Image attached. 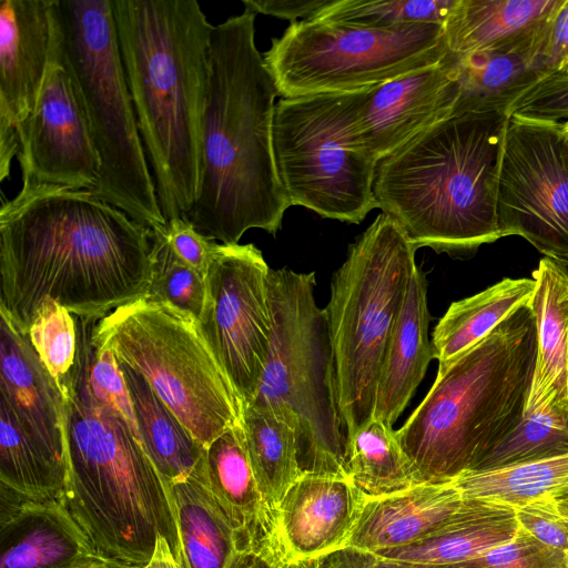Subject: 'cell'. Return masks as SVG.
Listing matches in <instances>:
<instances>
[{"label":"cell","mask_w":568,"mask_h":568,"mask_svg":"<svg viewBox=\"0 0 568 568\" xmlns=\"http://www.w3.org/2000/svg\"><path fill=\"white\" fill-rule=\"evenodd\" d=\"M151 248L152 230L91 190H20L0 209V312L26 333L48 298L101 320L146 297Z\"/></svg>","instance_id":"1"},{"label":"cell","mask_w":568,"mask_h":568,"mask_svg":"<svg viewBox=\"0 0 568 568\" xmlns=\"http://www.w3.org/2000/svg\"><path fill=\"white\" fill-rule=\"evenodd\" d=\"M256 13L213 26L200 193L183 215L202 235L237 244L251 229L275 235L291 206L273 146L278 92L255 45Z\"/></svg>","instance_id":"2"},{"label":"cell","mask_w":568,"mask_h":568,"mask_svg":"<svg viewBox=\"0 0 568 568\" xmlns=\"http://www.w3.org/2000/svg\"><path fill=\"white\" fill-rule=\"evenodd\" d=\"M122 63L165 222L196 201L213 26L195 0H112Z\"/></svg>","instance_id":"3"},{"label":"cell","mask_w":568,"mask_h":568,"mask_svg":"<svg viewBox=\"0 0 568 568\" xmlns=\"http://www.w3.org/2000/svg\"><path fill=\"white\" fill-rule=\"evenodd\" d=\"M509 116L453 115L381 159L375 207L392 216L417 250L474 254L501 239L498 180Z\"/></svg>","instance_id":"4"},{"label":"cell","mask_w":568,"mask_h":568,"mask_svg":"<svg viewBox=\"0 0 568 568\" xmlns=\"http://www.w3.org/2000/svg\"><path fill=\"white\" fill-rule=\"evenodd\" d=\"M536 359L529 305L444 366L396 430L419 484H446L473 470L520 423Z\"/></svg>","instance_id":"5"},{"label":"cell","mask_w":568,"mask_h":568,"mask_svg":"<svg viewBox=\"0 0 568 568\" xmlns=\"http://www.w3.org/2000/svg\"><path fill=\"white\" fill-rule=\"evenodd\" d=\"M60 389L68 462L63 504L97 555L140 568L162 536L183 567L166 487L138 432L116 410Z\"/></svg>","instance_id":"6"},{"label":"cell","mask_w":568,"mask_h":568,"mask_svg":"<svg viewBox=\"0 0 568 568\" xmlns=\"http://www.w3.org/2000/svg\"><path fill=\"white\" fill-rule=\"evenodd\" d=\"M270 352L252 402L295 432L302 474L348 478L334 349L315 273L270 271Z\"/></svg>","instance_id":"7"},{"label":"cell","mask_w":568,"mask_h":568,"mask_svg":"<svg viewBox=\"0 0 568 568\" xmlns=\"http://www.w3.org/2000/svg\"><path fill=\"white\" fill-rule=\"evenodd\" d=\"M59 58L84 103L101 159L98 197L165 229L128 87L112 0H58Z\"/></svg>","instance_id":"8"},{"label":"cell","mask_w":568,"mask_h":568,"mask_svg":"<svg viewBox=\"0 0 568 568\" xmlns=\"http://www.w3.org/2000/svg\"><path fill=\"white\" fill-rule=\"evenodd\" d=\"M415 252L399 224L381 213L333 275L325 311L346 437L374 418L382 366L417 267Z\"/></svg>","instance_id":"9"},{"label":"cell","mask_w":568,"mask_h":568,"mask_svg":"<svg viewBox=\"0 0 568 568\" xmlns=\"http://www.w3.org/2000/svg\"><path fill=\"white\" fill-rule=\"evenodd\" d=\"M92 341L141 374L205 448L241 422L242 405L192 314L141 298L99 320Z\"/></svg>","instance_id":"10"},{"label":"cell","mask_w":568,"mask_h":568,"mask_svg":"<svg viewBox=\"0 0 568 568\" xmlns=\"http://www.w3.org/2000/svg\"><path fill=\"white\" fill-rule=\"evenodd\" d=\"M448 53L440 24L366 29L303 19L272 39L263 59L278 95L294 98L371 89Z\"/></svg>","instance_id":"11"},{"label":"cell","mask_w":568,"mask_h":568,"mask_svg":"<svg viewBox=\"0 0 568 568\" xmlns=\"http://www.w3.org/2000/svg\"><path fill=\"white\" fill-rule=\"evenodd\" d=\"M358 92L281 98L276 102L274 156L291 206L354 224L375 209L377 163L359 149L352 131Z\"/></svg>","instance_id":"12"},{"label":"cell","mask_w":568,"mask_h":568,"mask_svg":"<svg viewBox=\"0 0 568 568\" xmlns=\"http://www.w3.org/2000/svg\"><path fill=\"white\" fill-rule=\"evenodd\" d=\"M503 237L518 235L568 262V156L561 123L510 115L497 201Z\"/></svg>","instance_id":"13"},{"label":"cell","mask_w":568,"mask_h":568,"mask_svg":"<svg viewBox=\"0 0 568 568\" xmlns=\"http://www.w3.org/2000/svg\"><path fill=\"white\" fill-rule=\"evenodd\" d=\"M270 271L254 244H219L205 275L199 323L242 409L255 395L270 352Z\"/></svg>","instance_id":"14"},{"label":"cell","mask_w":568,"mask_h":568,"mask_svg":"<svg viewBox=\"0 0 568 568\" xmlns=\"http://www.w3.org/2000/svg\"><path fill=\"white\" fill-rule=\"evenodd\" d=\"M18 139L21 191L95 187L101 159L79 88L59 58V22L41 92Z\"/></svg>","instance_id":"15"},{"label":"cell","mask_w":568,"mask_h":568,"mask_svg":"<svg viewBox=\"0 0 568 568\" xmlns=\"http://www.w3.org/2000/svg\"><path fill=\"white\" fill-rule=\"evenodd\" d=\"M460 95L458 57L358 92L352 131L376 163L453 116Z\"/></svg>","instance_id":"16"},{"label":"cell","mask_w":568,"mask_h":568,"mask_svg":"<svg viewBox=\"0 0 568 568\" xmlns=\"http://www.w3.org/2000/svg\"><path fill=\"white\" fill-rule=\"evenodd\" d=\"M58 0L0 2V181L18 155V129L41 92L58 36Z\"/></svg>","instance_id":"17"},{"label":"cell","mask_w":568,"mask_h":568,"mask_svg":"<svg viewBox=\"0 0 568 568\" xmlns=\"http://www.w3.org/2000/svg\"><path fill=\"white\" fill-rule=\"evenodd\" d=\"M366 499L349 478L302 475L274 514L265 559L287 568L347 546Z\"/></svg>","instance_id":"18"},{"label":"cell","mask_w":568,"mask_h":568,"mask_svg":"<svg viewBox=\"0 0 568 568\" xmlns=\"http://www.w3.org/2000/svg\"><path fill=\"white\" fill-rule=\"evenodd\" d=\"M100 559L62 501L33 500L0 483V568H82Z\"/></svg>","instance_id":"19"},{"label":"cell","mask_w":568,"mask_h":568,"mask_svg":"<svg viewBox=\"0 0 568 568\" xmlns=\"http://www.w3.org/2000/svg\"><path fill=\"white\" fill-rule=\"evenodd\" d=\"M0 398L23 433L68 471L63 394L40 361L28 333L0 312Z\"/></svg>","instance_id":"20"},{"label":"cell","mask_w":568,"mask_h":568,"mask_svg":"<svg viewBox=\"0 0 568 568\" xmlns=\"http://www.w3.org/2000/svg\"><path fill=\"white\" fill-rule=\"evenodd\" d=\"M463 500L453 483L419 484L367 498L347 546L377 555L412 545L447 523Z\"/></svg>","instance_id":"21"},{"label":"cell","mask_w":568,"mask_h":568,"mask_svg":"<svg viewBox=\"0 0 568 568\" xmlns=\"http://www.w3.org/2000/svg\"><path fill=\"white\" fill-rule=\"evenodd\" d=\"M531 278L536 359L524 415L546 407L568 413V271L544 256Z\"/></svg>","instance_id":"22"},{"label":"cell","mask_w":568,"mask_h":568,"mask_svg":"<svg viewBox=\"0 0 568 568\" xmlns=\"http://www.w3.org/2000/svg\"><path fill=\"white\" fill-rule=\"evenodd\" d=\"M540 22L491 48L457 55L460 95L453 115L491 112L508 115L510 106L542 80L536 65Z\"/></svg>","instance_id":"23"},{"label":"cell","mask_w":568,"mask_h":568,"mask_svg":"<svg viewBox=\"0 0 568 568\" xmlns=\"http://www.w3.org/2000/svg\"><path fill=\"white\" fill-rule=\"evenodd\" d=\"M425 274L416 267L382 366L374 418L393 427L434 358Z\"/></svg>","instance_id":"24"},{"label":"cell","mask_w":568,"mask_h":568,"mask_svg":"<svg viewBox=\"0 0 568 568\" xmlns=\"http://www.w3.org/2000/svg\"><path fill=\"white\" fill-rule=\"evenodd\" d=\"M205 465L214 498L251 552L266 558L274 520L254 477L241 422L206 447Z\"/></svg>","instance_id":"25"},{"label":"cell","mask_w":568,"mask_h":568,"mask_svg":"<svg viewBox=\"0 0 568 568\" xmlns=\"http://www.w3.org/2000/svg\"><path fill=\"white\" fill-rule=\"evenodd\" d=\"M518 528L515 508L464 498L452 518L424 539L376 556L428 567L447 566L469 560L509 541Z\"/></svg>","instance_id":"26"},{"label":"cell","mask_w":568,"mask_h":568,"mask_svg":"<svg viewBox=\"0 0 568 568\" xmlns=\"http://www.w3.org/2000/svg\"><path fill=\"white\" fill-rule=\"evenodd\" d=\"M119 363V362H118ZM140 442L164 485L196 477L207 483L205 452L145 378L119 363Z\"/></svg>","instance_id":"27"},{"label":"cell","mask_w":568,"mask_h":568,"mask_svg":"<svg viewBox=\"0 0 568 568\" xmlns=\"http://www.w3.org/2000/svg\"><path fill=\"white\" fill-rule=\"evenodd\" d=\"M182 549L183 568H232L251 552L207 483L189 477L165 484Z\"/></svg>","instance_id":"28"},{"label":"cell","mask_w":568,"mask_h":568,"mask_svg":"<svg viewBox=\"0 0 568 568\" xmlns=\"http://www.w3.org/2000/svg\"><path fill=\"white\" fill-rule=\"evenodd\" d=\"M534 278H503L450 304L434 328L432 347L438 366L477 344L520 307L529 305Z\"/></svg>","instance_id":"29"},{"label":"cell","mask_w":568,"mask_h":568,"mask_svg":"<svg viewBox=\"0 0 568 568\" xmlns=\"http://www.w3.org/2000/svg\"><path fill=\"white\" fill-rule=\"evenodd\" d=\"M557 0H456L443 28L448 51L462 57L527 31Z\"/></svg>","instance_id":"30"},{"label":"cell","mask_w":568,"mask_h":568,"mask_svg":"<svg viewBox=\"0 0 568 568\" xmlns=\"http://www.w3.org/2000/svg\"><path fill=\"white\" fill-rule=\"evenodd\" d=\"M463 498L519 508L568 496V453L499 468L465 471L453 481Z\"/></svg>","instance_id":"31"},{"label":"cell","mask_w":568,"mask_h":568,"mask_svg":"<svg viewBox=\"0 0 568 568\" xmlns=\"http://www.w3.org/2000/svg\"><path fill=\"white\" fill-rule=\"evenodd\" d=\"M241 425L254 477L274 520L285 494L303 475L295 432L271 410L252 405L243 407Z\"/></svg>","instance_id":"32"},{"label":"cell","mask_w":568,"mask_h":568,"mask_svg":"<svg viewBox=\"0 0 568 568\" xmlns=\"http://www.w3.org/2000/svg\"><path fill=\"white\" fill-rule=\"evenodd\" d=\"M345 457L348 478L367 498L419 485L396 430L378 419L346 437Z\"/></svg>","instance_id":"33"},{"label":"cell","mask_w":568,"mask_h":568,"mask_svg":"<svg viewBox=\"0 0 568 568\" xmlns=\"http://www.w3.org/2000/svg\"><path fill=\"white\" fill-rule=\"evenodd\" d=\"M73 316L77 327L75 358L59 387L87 404L116 410L138 432L119 363L112 352L97 346L92 341V332L99 320Z\"/></svg>","instance_id":"34"},{"label":"cell","mask_w":568,"mask_h":568,"mask_svg":"<svg viewBox=\"0 0 568 568\" xmlns=\"http://www.w3.org/2000/svg\"><path fill=\"white\" fill-rule=\"evenodd\" d=\"M68 471L57 466L21 429L0 398V483L33 500H60Z\"/></svg>","instance_id":"35"},{"label":"cell","mask_w":568,"mask_h":568,"mask_svg":"<svg viewBox=\"0 0 568 568\" xmlns=\"http://www.w3.org/2000/svg\"><path fill=\"white\" fill-rule=\"evenodd\" d=\"M456 0H331L308 19L366 29L444 26Z\"/></svg>","instance_id":"36"},{"label":"cell","mask_w":568,"mask_h":568,"mask_svg":"<svg viewBox=\"0 0 568 568\" xmlns=\"http://www.w3.org/2000/svg\"><path fill=\"white\" fill-rule=\"evenodd\" d=\"M566 453H568V413L546 407L525 414L518 426L473 470L499 468Z\"/></svg>","instance_id":"37"},{"label":"cell","mask_w":568,"mask_h":568,"mask_svg":"<svg viewBox=\"0 0 568 568\" xmlns=\"http://www.w3.org/2000/svg\"><path fill=\"white\" fill-rule=\"evenodd\" d=\"M145 298L166 302L200 320L206 281L171 247L165 229L152 231L151 277Z\"/></svg>","instance_id":"38"},{"label":"cell","mask_w":568,"mask_h":568,"mask_svg":"<svg viewBox=\"0 0 568 568\" xmlns=\"http://www.w3.org/2000/svg\"><path fill=\"white\" fill-rule=\"evenodd\" d=\"M28 336L40 361L59 385L75 358L74 316L58 302L48 298L37 311Z\"/></svg>","instance_id":"39"},{"label":"cell","mask_w":568,"mask_h":568,"mask_svg":"<svg viewBox=\"0 0 568 568\" xmlns=\"http://www.w3.org/2000/svg\"><path fill=\"white\" fill-rule=\"evenodd\" d=\"M422 566V565H420ZM426 568H567V552L549 547L520 526L507 542L475 558Z\"/></svg>","instance_id":"40"},{"label":"cell","mask_w":568,"mask_h":568,"mask_svg":"<svg viewBox=\"0 0 568 568\" xmlns=\"http://www.w3.org/2000/svg\"><path fill=\"white\" fill-rule=\"evenodd\" d=\"M536 65L542 79L568 75V0H557L540 22Z\"/></svg>","instance_id":"41"},{"label":"cell","mask_w":568,"mask_h":568,"mask_svg":"<svg viewBox=\"0 0 568 568\" xmlns=\"http://www.w3.org/2000/svg\"><path fill=\"white\" fill-rule=\"evenodd\" d=\"M510 115L557 123L568 121V75L540 80L510 106Z\"/></svg>","instance_id":"42"},{"label":"cell","mask_w":568,"mask_h":568,"mask_svg":"<svg viewBox=\"0 0 568 568\" xmlns=\"http://www.w3.org/2000/svg\"><path fill=\"white\" fill-rule=\"evenodd\" d=\"M515 510L523 529L540 542L568 552V523L556 499L537 500Z\"/></svg>","instance_id":"43"},{"label":"cell","mask_w":568,"mask_h":568,"mask_svg":"<svg viewBox=\"0 0 568 568\" xmlns=\"http://www.w3.org/2000/svg\"><path fill=\"white\" fill-rule=\"evenodd\" d=\"M165 234L173 251L201 275L205 276L219 245L216 241L202 235L183 216L168 221Z\"/></svg>","instance_id":"44"},{"label":"cell","mask_w":568,"mask_h":568,"mask_svg":"<svg viewBox=\"0 0 568 568\" xmlns=\"http://www.w3.org/2000/svg\"><path fill=\"white\" fill-rule=\"evenodd\" d=\"M331 0H243L246 9L257 13L270 14L281 19L297 21L308 19L318 12Z\"/></svg>","instance_id":"45"},{"label":"cell","mask_w":568,"mask_h":568,"mask_svg":"<svg viewBox=\"0 0 568 568\" xmlns=\"http://www.w3.org/2000/svg\"><path fill=\"white\" fill-rule=\"evenodd\" d=\"M377 560L374 552L345 546L310 564L312 568H376Z\"/></svg>","instance_id":"46"},{"label":"cell","mask_w":568,"mask_h":568,"mask_svg":"<svg viewBox=\"0 0 568 568\" xmlns=\"http://www.w3.org/2000/svg\"><path fill=\"white\" fill-rule=\"evenodd\" d=\"M140 568H183L174 557L168 540L159 536L151 559Z\"/></svg>","instance_id":"47"},{"label":"cell","mask_w":568,"mask_h":568,"mask_svg":"<svg viewBox=\"0 0 568 568\" xmlns=\"http://www.w3.org/2000/svg\"><path fill=\"white\" fill-rule=\"evenodd\" d=\"M232 568H278L265 558L254 554L245 552L234 562Z\"/></svg>","instance_id":"48"},{"label":"cell","mask_w":568,"mask_h":568,"mask_svg":"<svg viewBox=\"0 0 568 568\" xmlns=\"http://www.w3.org/2000/svg\"><path fill=\"white\" fill-rule=\"evenodd\" d=\"M376 568H426V567L420 566V565L404 562V561L383 559V558L378 557Z\"/></svg>","instance_id":"49"},{"label":"cell","mask_w":568,"mask_h":568,"mask_svg":"<svg viewBox=\"0 0 568 568\" xmlns=\"http://www.w3.org/2000/svg\"><path fill=\"white\" fill-rule=\"evenodd\" d=\"M557 505L559 508L560 514L565 518V520L568 523V496L561 499H557Z\"/></svg>","instance_id":"50"},{"label":"cell","mask_w":568,"mask_h":568,"mask_svg":"<svg viewBox=\"0 0 568 568\" xmlns=\"http://www.w3.org/2000/svg\"><path fill=\"white\" fill-rule=\"evenodd\" d=\"M101 568H138V567L121 564L118 561H112V560H103Z\"/></svg>","instance_id":"51"},{"label":"cell","mask_w":568,"mask_h":568,"mask_svg":"<svg viewBox=\"0 0 568 568\" xmlns=\"http://www.w3.org/2000/svg\"><path fill=\"white\" fill-rule=\"evenodd\" d=\"M561 134L564 146L568 156V121L561 123Z\"/></svg>","instance_id":"52"},{"label":"cell","mask_w":568,"mask_h":568,"mask_svg":"<svg viewBox=\"0 0 568 568\" xmlns=\"http://www.w3.org/2000/svg\"><path fill=\"white\" fill-rule=\"evenodd\" d=\"M102 562H103V560L100 559V560L93 561L82 568H101Z\"/></svg>","instance_id":"53"},{"label":"cell","mask_w":568,"mask_h":568,"mask_svg":"<svg viewBox=\"0 0 568 568\" xmlns=\"http://www.w3.org/2000/svg\"><path fill=\"white\" fill-rule=\"evenodd\" d=\"M287 568H312V567H311V564L307 562V564H300V565L290 566Z\"/></svg>","instance_id":"54"},{"label":"cell","mask_w":568,"mask_h":568,"mask_svg":"<svg viewBox=\"0 0 568 568\" xmlns=\"http://www.w3.org/2000/svg\"><path fill=\"white\" fill-rule=\"evenodd\" d=\"M561 265L568 271V263H561Z\"/></svg>","instance_id":"55"},{"label":"cell","mask_w":568,"mask_h":568,"mask_svg":"<svg viewBox=\"0 0 568 568\" xmlns=\"http://www.w3.org/2000/svg\"><path fill=\"white\" fill-rule=\"evenodd\" d=\"M567 568H568V552H567Z\"/></svg>","instance_id":"56"}]
</instances>
